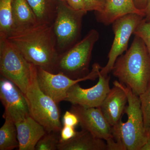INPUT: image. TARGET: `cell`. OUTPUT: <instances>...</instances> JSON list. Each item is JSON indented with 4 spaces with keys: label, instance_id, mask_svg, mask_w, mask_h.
<instances>
[{
    "label": "cell",
    "instance_id": "obj_1",
    "mask_svg": "<svg viewBox=\"0 0 150 150\" xmlns=\"http://www.w3.org/2000/svg\"><path fill=\"white\" fill-rule=\"evenodd\" d=\"M8 39L30 64L53 72L59 58L53 25L39 22L32 27L14 31Z\"/></svg>",
    "mask_w": 150,
    "mask_h": 150
},
{
    "label": "cell",
    "instance_id": "obj_2",
    "mask_svg": "<svg viewBox=\"0 0 150 150\" xmlns=\"http://www.w3.org/2000/svg\"><path fill=\"white\" fill-rule=\"evenodd\" d=\"M111 72L138 96L146 90L150 83V55L140 37L135 35L130 48L118 57Z\"/></svg>",
    "mask_w": 150,
    "mask_h": 150
},
{
    "label": "cell",
    "instance_id": "obj_3",
    "mask_svg": "<svg viewBox=\"0 0 150 150\" xmlns=\"http://www.w3.org/2000/svg\"><path fill=\"white\" fill-rule=\"evenodd\" d=\"M113 85L124 91L128 98V105L124 113L127 114V121L123 123L121 119L112 126V135L123 143L126 150H140L148 139L145 130L141 101L139 96L131 89L115 81Z\"/></svg>",
    "mask_w": 150,
    "mask_h": 150
},
{
    "label": "cell",
    "instance_id": "obj_4",
    "mask_svg": "<svg viewBox=\"0 0 150 150\" xmlns=\"http://www.w3.org/2000/svg\"><path fill=\"white\" fill-rule=\"evenodd\" d=\"M37 67L31 65V78L25 96L30 115L48 133L60 132L62 128L57 103L40 89L37 81Z\"/></svg>",
    "mask_w": 150,
    "mask_h": 150
},
{
    "label": "cell",
    "instance_id": "obj_5",
    "mask_svg": "<svg viewBox=\"0 0 150 150\" xmlns=\"http://www.w3.org/2000/svg\"><path fill=\"white\" fill-rule=\"evenodd\" d=\"M99 35L96 30H90L81 40L59 55L52 73L56 71L74 79L87 76L90 72L89 67L94 46L99 39Z\"/></svg>",
    "mask_w": 150,
    "mask_h": 150
},
{
    "label": "cell",
    "instance_id": "obj_6",
    "mask_svg": "<svg viewBox=\"0 0 150 150\" xmlns=\"http://www.w3.org/2000/svg\"><path fill=\"white\" fill-rule=\"evenodd\" d=\"M31 65L7 38L0 37L1 74L16 85L25 95L31 81Z\"/></svg>",
    "mask_w": 150,
    "mask_h": 150
},
{
    "label": "cell",
    "instance_id": "obj_7",
    "mask_svg": "<svg viewBox=\"0 0 150 150\" xmlns=\"http://www.w3.org/2000/svg\"><path fill=\"white\" fill-rule=\"evenodd\" d=\"M87 13L73 8L66 2L59 1L53 25L58 49L64 51L76 43L80 35L83 18Z\"/></svg>",
    "mask_w": 150,
    "mask_h": 150
},
{
    "label": "cell",
    "instance_id": "obj_8",
    "mask_svg": "<svg viewBox=\"0 0 150 150\" xmlns=\"http://www.w3.org/2000/svg\"><path fill=\"white\" fill-rule=\"evenodd\" d=\"M101 67L98 63H94L89 73L83 77L78 79L70 78L62 73H55L37 67V81L41 90L57 103L65 100L69 89L80 82L95 80L98 78Z\"/></svg>",
    "mask_w": 150,
    "mask_h": 150
},
{
    "label": "cell",
    "instance_id": "obj_9",
    "mask_svg": "<svg viewBox=\"0 0 150 150\" xmlns=\"http://www.w3.org/2000/svg\"><path fill=\"white\" fill-rule=\"evenodd\" d=\"M144 19V16L137 13L126 15L117 19L112 23L114 37L106 65L102 67L100 72L108 75L112 69L115 61L119 56L128 50L129 39L135 29Z\"/></svg>",
    "mask_w": 150,
    "mask_h": 150
},
{
    "label": "cell",
    "instance_id": "obj_10",
    "mask_svg": "<svg viewBox=\"0 0 150 150\" xmlns=\"http://www.w3.org/2000/svg\"><path fill=\"white\" fill-rule=\"evenodd\" d=\"M110 79V75H103L99 71L96 84L90 88H83L79 83L75 84L68 91L64 101L84 107H100L111 89Z\"/></svg>",
    "mask_w": 150,
    "mask_h": 150
},
{
    "label": "cell",
    "instance_id": "obj_11",
    "mask_svg": "<svg viewBox=\"0 0 150 150\" xmlns=\"http://www.w3.org/2000/svg\"><path fill=\"white\" fill-rule=\"evenodd\" d=\"M0 99L5 108L4 118L8 117L15 123L30 116L24 94L13 82L3 77L0 80Z\"/></svg>",
    "mask_w": 150,
    "mask_h": 150
},
{
    "label": "cell",
    "instance_id": "obj_12",
    "mask_svg": "<svg viewBox=\"0 0 150 150\" xmlns=\"http://www.w3.org/2000/svg\"><path fill=\"white\" fill-rule=\"evenodd\" d=\"M71 111L77 116L82 129L94 137L105 141L112 137V126L105 118L100 108H87L72 104Z\"/></svg>",
    "mask_w": 150,
    "mask_h": 150
},
{
    "label": "cell",
    "instance_id": "obj_13",
    "mask_svg": "<svg viewBox=\"0 0 150 150\" xmlns=\"http://www.w3.org/2000/svg\"><path fill=\"white\" fill-rule=\"evenodd\" d=\"M19 150H35L38 142L47 133L41 124L30 116L15 123Z\"/></svg>",
    "mask_w": 150,
    "mask_h": 150
},
{
    "label": "cell",
    "instance_id": "obj_14",
    "mask_svg": "<svg viewBox=\"0 0 150 150\" xmlns=\"http://www.w3.org/2000/svg\"><path fill=\"white\" fill-rule=\"evenodd\" d=\"M127 103L128 98L125 92L122 89L114 85L100 107L110 126H114L121 119Z\"/></svg>",
    "mask_w": 150,
    "mask_h": 150
},
{
    "label": "cell",
    "instance_id": "obj_15",
    "mask_svg": "<svg viewBox=\"0 0 150 150\" xmlns=\"http://www.w3.org/2000/svg\"><path fill=\"white\" fill-rule=\"evenodd\" d=\"M131 13L138 14L144 18V11L136 7L134 0H107L104 9L95 12L96 20L105 25L112 24L117 19Z\"/></svg>",
    "mask_w": 150,
    "mask_h": 150
},
{
    "label": "cell",
    "instance_id": "obj_16",
    "mask_svg": "<svg viewBox=\"0 0 150 150\" xmlns=\"http://www.w3.org/2000/svg\"><path fill=\"white\" fill-rule=\"evenodd\" d=\"M59 150H107L104 140L94 137L88 131L82 129L77 131L74 138L69 141L59 142Z\"/></svg>",
    "mask_w": 150,
    "mask_h": 150
},
{
    "label": "cell",
    "instance_id": "obj_17",
    "mask_svg": "<svg viewBox=\"0 0 150 150\" xmlns=\"http://www.w3.org/2000/svg\"><path fill=\"white\" fill-rule=\"evenodd\" d=\"M12 20V33L27 29L39 23L26 0H13Z\"/></svg>",
    "mask_w": 150,
    "mask_h": 150
},
{
    "label": "cell",
    "instance_id": "obj_18",
    "mask_svg": "<svg viewBox=\"0 0 150 150\" xmlns=\"http://www.w3.org/2000/svg\"><path fill=\"white\" fill-rule=\"evenodd\" d=\"M0 129V150H12L18 148L19 143L15 123L8 117Z\"/></svg>",
    "mask_w": 150,
    "mask_h": 150
},
{
    "label": "cell",
    "instance_id": "obj_19",
    "mask_svg": "<svg viewBox=\"0 0 150 150\" xmlns=\"http://www.w3.org/2000/svg\"><path fill=\"white\" fill-rule=\"evenodd\" d=\"M13 0H0V37L7 38L12 31V10Z\"/></svg>",
    "mask_w": 150,
    "mask_h": 150
},
{
    "label": "cell",
    "instance_id": "obj_20",
    "mask_svg": "<svg viewBox=\"0 0 150 150\" xmlns=\"http://www.w3.org/2000/svg\"><path fill=\"white\" fill-rule=\"evenodd\" d=\"M38 22H50L51 11L47 0H26Z\"/></svg>",
    "mask_w": 150,
    "mask_h": 150
},
{
    "label": "cell",
    "instance_id": "obj_21",
    "mask_svg": "<svg viewBox=\"0 0 150 150\" xmlns=\"http://www.w3.org/2000/svg\"><path fill=\"white\" fill-rule=\"evenodd\" d=\"M144 125L147 136L150 135V83L146 90L139 96Z\"/></svg>",
    "mask_w": 150,
    "mask_h": 150
},
{
    "label": "cell",
    "instance_id": "obj_22",
    "mask_svg": "<svg viewBox=\"0 0 150 150\" xmlns=\"http://www.w3.org/2000/svg\"><path fill=\"white\" fill-rule=\"evenodd\" d=\"M56 132L46 133L38 142L36 150H57V145L59 142V139Z\"/></svg>",
    "mask_w": 150,
    "mask_h": 150
},
{
    "label": "cell",
    "instance_id": "obj_23",
    "mask_svg": "<svg viewBox=\"0 0 150 150\" xmlns=\"http://www.w3.org/2000/svg\"><path fill=\"white\" fill-rule=\"evenodd\" d=\"M133 34L139 36L144 41L150 55V22H146L144 18L135 29Z\"/></svg>",
    "mask_w": 150,
    "mask_h": 150
},
{
    "label": "cell",
    "instance_id": "obj_24",
    "mask_svg": "<svg viewBox=\"0 0 150 150\" xmlns=\"http://www.w3.org/2000/svg\"><path fill=\"white\" fill-rule=\"evenodd\" d=\"M85 10L87 12L101 11L104 8L107 0H83Z\"/></svg>",
    "mask_w": 150,
    "mask_h": 150
},
{
    "label": "cell",
    "instance_id": "obj_25",
    "mask_svg": "<svg viewBox=\"0 0 150 150\" xmlns=\"http://www.w3.org/2000/svg\"><path fill=\"white\" fill-rule=\"evenodd\" d=\"M77 132L75 127L63 125L60 131L59 142H64L69 141L76 136Z\"/></svg>",
    "mask_w": 150,
    "mask_h": 150
},
{
    "label": "cell",
    "instance_id": "obj_26",
    "mask_svg": "<svg viewBox=\"0 0 150 150\" xmlns=\"http://www.w3.org/2000/svg\"><path fill=\"white\" fill-rule=\"evenodd\" d=\"M63 125L75 127L79 123L77 115L71 111H67L63 118Z\"/></svg>",
    "mask_w": 150,
    "mask_h": 150
},
{
    "label": "cell",
    "instance_id": "obj_27",
    "mask_svg": "<svg viewBox=\"0 0 150 150\" xmlns=\"http://www.w3.org/2000/svg\"><path fill=\"white\" fill-rule=\"evenodd\" d=\"M66 2L70 6L75 10H85L83 0H67Z\"/></svg>",
    "mask_w": 150,
    "mask_h": 150
},
{
    "label": "cell",
    "instance_id": "obj_28",
    "mask_svg": "<svg viewBox=\"0 0 150 150\" xmlns=\"http://www.w3.org/2000/svg\"><path fill=\"white\" fill-rule=\"evenodd\" d=\"M135 6L138 9L144 11L146 5L148 0H134Z\"/></svg>",
    "mask_w": 150,
    "mask_h": 150
},
{
    "label": "cell",
    "instance_id": "obj_29",
    "mask_svg": "<svg viewBox=\"0 0 150 150\" xmlns=\"http://www.w3.org/2000/svg\"><path fill=\"white\" fill-rule=\"evenodd\" d=\"M144 12L145 21L150 22V0H148L144 10Z\"/></svg>",
    "mask_w": 150,
    "mask_h": 150
},
{
    "label": "cell",
    "instance_id": "obj_30",
    "mask_svg": "<svg viewBox=\"0 0 150 150\" xmlns=\"http://www.w3.org/2000/svg\"><path fill=\"white\" fill-rule=\"evenodd\" d=\"M140 150H150V135L148 136L147 140Z\"/></svg>",
    "mask_w": 150,
    "mask_h": 150
},
{
    "label": "cell",
    "instance_id": "obj_31",
    "mask_svg": "<svg viewBox=\"0 0 150 150\" xmlns=\"http://www.w3.org/2000/svg\"><path fill=\"white\" fill-rule=\"evenodd\" d=\"M58 1H60L67 2V0H58Z\"/></svg>",
    "mask_w": 150,
    "mask_h": 150
}]
</instances>
